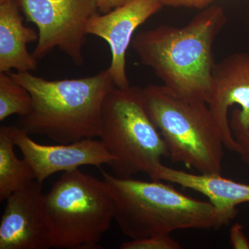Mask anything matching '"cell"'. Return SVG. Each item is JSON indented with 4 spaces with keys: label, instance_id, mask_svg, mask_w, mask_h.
Returning a JSON list of instances; mask_svg holds the SVG:
<instances>
[{
    "label": "cell",
    "instance_id": "5b68a950",
    "mask_svg": "<svg viewBox=\"0 0 249 249\" xmlns=\"http://www.w3.org/2000/svg\"><path fill=\"white\" fill-rule=\"evenodd\" d=\"M100 140L114 158V175L132 178L140 173L150 178L168 157L164 141L147 114L138 87L113 88L101 109Z\"/></svg>",
    "mask_w": 249,
    "mask_h": 249
},
{
    "label": "cell",
    "instance_id": "8992f818",
    "mask_svg": "<svg viewBox=\"0 0 249 249\" xmlns=\"http://www.w3.org/2000/svg\"><path fill=\"white\" fill-rule=\"evenodd\" d=\"M53 226V248L98 249L114 219L112 196L104 180L77 169L63 173L45 194Z\"/></svg>",
    "mask_w": 249,
    "mask_h": 249
},
{
    "label": "cell",
    "instance_id": "9c48e42d",
    "mask_svg": "<svg viewBox=\"0 0 249 249\" xmlns=\"http://www.w3.org/2000/svg\"><path fill=\"white\" fill-rule=\"evenodd\" d=\"M11 137L23 158L31 165L36 180L42 183L54 174L79 169L84 165H111L114 158L101 140L85 139L71 143L42 145L18 126H10Z\"/></svg>",
    "mask_w": 249,
    "mask_h": 249
},
{
    "label": "cell",
    "instance_id": "e0dca14e",
    "mask_svg": "<svg viewBox=\"0 0 249 249\" xmlns=\"http://www.w3.org/2000/svg\"><path fill=\"white\" fill-rule=\"evenodd\" d=\"M231 128L237 145V153L246 164L249 165V127L244 128L234 119H229Z\"/></svg>",
    "mask_w": 249,
    "mask_h": 249
},
{
    "label": "cell",
    "instance_id": "8fae6325",
    "mask_svg": "<svg viewBox=\"0 0 249 249\" xmlns=\"http://www.w3.org/2000/svg\"><path fill=\"white\" fill-rule=\"evenodd\" d=\"M213 90L208 106L222 132L225 147L237 153V145L229 122V108L237 104L231 118L244 128L249 127V54L237 53L214 64Z\"/></svg>",
    "mask_w": 249,
    "mask_h": 249
},
{
    "label": "cell",
    "instance_id": "5bb4252c",
    "mask_svg": "<svg viewBox=\"0 0 249 249\" xmlns=\"http://www.w3.org/2000/svg\"><path fill=\"white\" fill-rule=\"evenodd\" d=\"M10 126L0 127V200L36 180L35 174L27 160H19L15 152Z\"/></svg>",
    "mask_w": 249,
    "mask_h": 249
},
{
    "label": "cell",
    "instance_id": "44dd1931",
    "mask_svg": "<svg viewBox=\"0 0 249 249\" xmlns=\"http://www.w3.org/2000/svg\"><path fill=\"white\" fill-rule=\"evenodd\" d=\"M4 1H6V0H0V2H3Z\"/></svg>",
    "mask_w": 249,
    "mask_h": 249
},
{
    "label": "cell",
    "instance_id": "277c9868",
    "mask_svg": "<svg viewBox=\"0 0 249 249\" xmlns=\"http://www.w3.org/2000/svg\"><path fill=\"white\" fill-rule=\"evenodd\" d=\"M142 90L147 114L172 161L200 174L221 175L225 144L207 103L180 96L164 85Z\"/></svg>",
    "mask_w": 249,
    "mask_h": 249
},
{
    "label": "cell",
    "instance_id": "3957f363",
    "mask_svg": "<svg viewBox=\"0 0 249 249\" xmlns=\"http://www.w3.org/2000/svg\"><path fill=\"white\" fill-rule=\"evenodd\" d=\"M9 73L32 97L31 111L18 125L26 133L64 144L99 137L103 102L116 87L107 69L92 76L57 80L31 71Z\"/></svg>",
    "mask_w": 249,
    "mask_h": 249
},
{
    "label": "cell",
    "instance_id": "ac0fdd59",
    "mask_svg": "<svg viewBox=\"0 0 249 249\" xmlns=\"http://www.w3.org/2000/svg\"><path fill=\"white\" fill-rule=\"evenodd\" d=\"M163 6L203 10L212 5L214 0H159Z\"/></svg>",
    "mask_w": 249,
    "mask_h": 249
},
{
    "label": "cell",
    "instance_id": "d6986e66",
    "mask_svg": "<svg viewBox=\"0 0 249 249\" xmlns=\"http://www.w3.org/2000/svg\"><path fill=\"white\" fill-rule=\"evenodd\" d=\"M229 238L231 247L234 249H249V240L245 235L243 225L235 223L231 228Z\"/></svg>",
    "mask_w": 249,
    "mask_h": 249
},
{
    "label": "cell",
    "instance_id": "30bf717a",
    "mask_svg": "<svg viewBox=\"0 0 249 249\" xmlns=\"http://www.w3.org/2000/svg\"><path fill=\"white\" fill-rule=\"evenodd\" d=\"M163 7L159 0H131L107 14L97 13L87 24V35L106 41L110 48L107 70L116 88L130 86L126 71V53L136 30Z\"/></svg>",
    "mask_w": 249,
    "mask_h": 249
},
{
    "label": "cell",
    "instance_id": "2e32d148",
    "mask_svg": "<svg viewBox=\"0 0 249 249\" xmlns=\"http://www.w3.org/2000/svg\"><path fill=\"white\" fill-rule=\"evenodd\" d=\"M120 249H181V244L170 235L151 236L121 244Z\"/></svg>",
    "mask_w": 249,
    "mask_h": 249
},
{
    "label": "cell",
    "instance_id": "6da1fadb",
    "mask_svg": "<svg viewBox=\"0 0 249 249\" xmlns=\"http://www.w3.org/2000/svg\"><path fill=\"white\" fill-rule=\"evenodd\" d=\"M182 27L160 25L136 34L132 46L163 85L183 97L209 103L215 62L213 45L227 24L222 7L201 10Z\"/></svg>",
    "mask_w": 249,
    "mask_h": 249
},
{
    "label": "cell",
    "instance_id": "7a4b0ae2",
    "mask_svg": "<svg viewBox=\"0 0 249 249\" xmlns=\"http://www.w3.org/2000/svg\"><path fill=\"white\" fill-rule=\"evenodd\" d=\"M101 173L112 196L114 219L131 240L188 229L216 230L237 214V209H220L209 200L193 199L160 180L145 181Z\"/></svg>",
    "mask_w": 249,
    "mask_h": 249
},
{
    "label": "cell",
    "instance_id": "4fadbf2b",
    "mask_svg": "<svg viewBox=\"0 0 249 249\" xmlns=\"http://www.w3.org/2000/svg\"><path fill=\"white\" fill-rule=\"evenodd\" d=\"M151 178L201 193L220 209H237L238 205L249 203V184L237 182L221 175L189 173L161 164Z\"/></svg>",
    "mask_w": 249,
    "mask_h": 249
},
{
    "label": "cell",
    "instance_id": "7c38bea8",
    "mask_svg": "<svg viewBox=\"0 0 249 249\" xmlns=\"http://www.w3.org/2000/svg\"><path fill=\"white\" fill-rule=\"evenodd\" d=\"M21 11L18 0L0 2V72L37 69V60L29 53L27 44L38 40L39 34L23 24Z\"/></svg>",
    "mask_w": 249,
    "mask_h": 249
},
{
    "label": "cell",
    "instance_id": "52a82bcc",
    "mask_svg": "<svg viewBox=\"0 0 249 249\" xmlns=\"http://www.w3.org/2000/svg\"><path fill=\"white\" fill-rule=\"evenodd\" d=\"M28 22L38 29L33 55L43 58L58 49L76 66L84 63L83 45L88 21L98 12L96 0H18Z\"/></svg>",
    "mask_w": 249,
    "mask_h": 249
},
{
    "label": "cell",
    "instance_id": "ba28073f",
    "mask_svg": "<svg viewBox=\"0 0 249 249\" xmlns=\"http://www.w3.org/2000/svg\"><path fill=\"white\" fill-rule=\"evenodd\" d=\"M53 226L42 184L36 180L6 199L0 222V249L53 248Z\"/></svg>",
    "mask_w": 249,
    "mask_h": 249
},
{
    "label": "cell",
    "instance_id": "9a60e30c",
    "mask_svg": "<svg viewBox=\"0 0 249 249\" xmlns=\"http://www.w3.org/2000/svg\"><path fill=\"white\" fill-rule=\"evenodd\" d=\"M33 100L29 91L12 78L9 72H0V121L14 114L27 115Z\"/></svg>",
    "mask_w": 249,
    "mask_h": 249
},
{
    "label": "cell",
    "instance_id": "ffe728a7",
    "mask_svg": "<svg viewBox=\"0 0 249 249\" xmlns=\"http://www.w3.org/2000/svg\"><path fill=\"white\" fill-rule=\"evenodd\" d=\"M131 0H96L98 12L107 14L111 10L119 7L129 2Z\"/></svg>",
    "mask_w": 249,
    "mask_h": 249
}]
</instances>
